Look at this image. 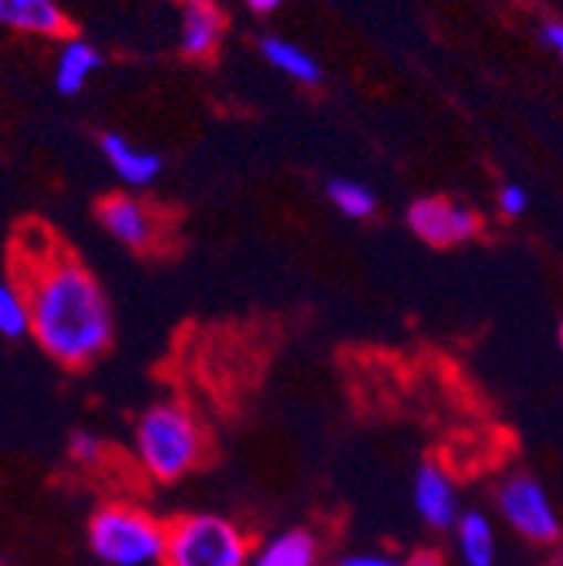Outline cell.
<instances>
[{"mask_svg": "<svg viewBox=\"0 0 563 566\" xmlns=\"http://www.w3.org/2000/svg\"><path fill=\"white\" fill-rule=\"evenodd\" d=\"M11 280L28 294L31 337L48 358L64 368H88L108 350L115 321L102 283L51 230L38 223L18 230Z\"/></svg>", "mask_w": 563, "mask_h": 566, "instance_id": "6da1fadb", "label": "cell"}, {"mask_svg": "<svg viewBox=\"0 0 563 566\" xmlns=\"http://www.w3.org/2000/svg\"><path fill=\"white\" fill-rule=\"evenodd\" d=\"M135 465L156 482H179L206 459L202 421L183 401H156L135 421Z\"/></svg>", "mask_w": 563, "mask_h": 566, "instance_id": "7a4b0ae2", "label": "cell"}, {"mask_svg": "<svg viewBox=\"0 0 563 566\" xmlns=\"http://www.w3.org/2000/svg\"><path fill=\"white\" fill-rule=\"evenodd\" d=\"M88 546L105 566H163L166 523L138 503H102L88 520Z\"/></svg>", "mask_w": 563, "mask_h": 566, "instance_id": "3957f363", "label": "cell"}, {"mask_svg": "<svg viewBox=\"0 0 563 566\" xmlns=\"http://www.w3.org/2000/svg\"><path fill=\"white\" fill-rule=\"evenodd\" d=\"M253 543L227 516L183 513L166 523L163 566H250Z\"/></svg>", "mask_w": 563, "mask_h": 566, "instance_id": "277c9868", "label": "cell"}, {"mask_svg": "<svg viewBox=\"0 0 563 566\" xmlns=\"http://www.w3.org/2000/svg\"><path fill=\"white\" fill-rule=\"evenodd\" d=\"M497 506L513 533H520L526 543L536 546H553L563 533L556 506L550 500V492L543 482L530 472H513L500 482Z\"/></svg>", "mask_w": 563, "mask_h": 566, "instance_id": "5b68a950", "label": "cell"}, {"mask_svg": "<svg viewBox=\"0 0 563 566\" xmlns=\"http://www.w3.org/2000/svg\"><path fill=\"white\" fill-rule=\"evenodd\" d=\"M408 230L429 247H459L482 230L476 212L446 196H421L408 206Z\"/></svg>", "mask_w": 563, "mask_h": 566, "instance_id": "8992f818", "label": "cell"}, {"mask_svg": "<svg viewBox=\"0 0 563 566\" xmlns=\"http://www.w3.org/2000/svg\"><path fill=\"white\" fill-rule=\"evenodd\" d=\"M98 220L128 250L153 253L163 247V217L138 196H128V192L105 196L98 202Z\"/></svg>", "mask_w": 563, "mask_h": 566, "instance_id": "52a82bcc", "label": "cell"}, {"mask_svg": "<svg viewBox=\"0 0 563 566\" xmlns=\"http://www.w3.org/2000/svg\"><path fill=\"white\" fill-rule=\"evenodd\" d=\"M411 503L418 520L429 530H456L462 510H459V489L452 482V475L439 465V462H421L411 482Z\"/></svg>", "mask_w": 563, "mask_h": 566, "instance_id": "ba28073f", "label": "cell"}, {"mask_svg": "<svg viewBox=\"0 0 563 566\" xmlns=\"http://www.w3.org/2000/svg\"><path fill=\"white\" fill-rule=\"evenodd\" d=\"M183 31H179V48L186 57L192 61H206L213 57L227 28L223 11L213 4V0H183V18H179Z\"/></svg>", "mask_w": 563, "mask_h": 566, "instance_id": "9c48e42d", "label": "cell"}, {"mask_svg": "<svg viewBox=\"0 0 563 566\" xmlns=\"http://www.w3.org/2000/svg\"><path fill=\"white\" fill-rule=\"evenodd\" d=\"M0 21L21 34H38V38L72 34V21H67L58 0H0Z\"/></svg>", "mask_w": 563, "mask_h": 566, "instance_id": "30bf717a", "label": "cell"}, {"mask_svg": "<svg viewBox=\"0 0 563 566\" xmlns=\"http://www.w3.org/2000/svg\"><path fill=\"white\" fill-rule=\"evenodd\" d=\"M321 563V543L314 530L294 526L277 533L263 546L253 549L250 566H317Z\"/></svg>", "mask_w": 563, "mask_h": 566, "instance_id": "8fae6325", "label": "cell"}, {"mask_svg": "<svg viewBox=\"0 0 563 566\" xmlns=\"http://www.w3.org/2000/svg\"><path fill=\"white\" fill-rule=\"evenodd\" d=\"M102 156L108 159V166L115 169V176L125 186H149L163 172V159L156 153L135 149L132 142L118 132H108L102 138Z\"/></svg>", "mask_w": 563, "mask_h": 566, "instance_id": "7c38bea8", "label": "cell"}, {"mask_svg": "<svg viewBox=\"0 0 563 566\" xmlns=\"http://www.w3.org/2000/svg\"><path fill=\"white\" fill-rule=\"evenodd\" d=\"M452 536H456V553L466 566H492L497 563V530H492L486 513L462 510Z\"/></svg>", "mask_w": 563, "mask_h": 566, "instance_id": "4fadbf2b", "label": "cell"}, {"mask_svg": "<svg viewBox=\"0 0 563 566\" xmlns=\"http://www.w3.org/2000/svg\"><path fill=\"white\" fill-rule=\"evenodd\" d=\"M98 64H102V54L88 41L67 38L64 48H61V54H58V67H54V85H58V92L61 95H79Z\"/></svg>", "mask_w": 563, "mask_h": 566, "instance_id": "5bb4252c", "label": "cell"}, {"mask_svg": "<svg viewBox=\"0 0 563 566\" xmlns=\"http://www.w3.org/2000/svg\"><path fill=\"white\" fill-rule=\"evenodd\" d=\"M263 57L277 67V71H284V75H291L294 82L301 85H317L321 82V64L298 44L284 41V38H267L263 44Z\"/></svg>", "mask_w": 563, "mask_h": 566, "instance_id": "9a60e30c", "label": "cell"}, {"mask_svg": "<svg viewBox=\"0 0 563 566\" xmlns=\"http://www.w3.org/2000/svg\"><path fill=\"white\" fill-rule=\"evenodd\" d=\"M0 334L8 340L31 337V304L11 276L0 283Z\"/></svg>", "mask_w": 563, "mask_h": 566, "instance_id": "2e32d148", "label": "cell"}, {"mask_svg": "<svg viewBox=\"0 0 563 566\" xmlns=\"http://www.w3.org/2000/svg\"><path fill=\"white\" fill-rule=\"evenodd\" d=\"M327 199L334 202L337 212L351 220H368L375 212V192L362 182H351V179H331L327 182Z\"/></svg>", "mask_w": 563, "mask_h": 566, "instance_id": "e0dca14e", "label": "cell"}, {"mask_svg": "<svg viewBox=\"0 0 563 566\" xmlns=\"http://www.w3.org/2000/svg\"><path fill=\"white\" fill-rule=\"evenodd\" d=\"M105 442L98 439V436H92V432H85V429H79V432H72L67 436V455H72V462H79V465H85V469H98L102 462H105Z\"/></svg>", "mask_w": 563, "mask_h": 566, "instance_id": "ac0fdd59", "label": "cell"}, {"mask_svg": "<svg viewBox=\"0 0 563 566\" xmlns=\"http://www.w3.org/2000/svg\"><path fill=\"white\" fill-rule=\"evenodd\" d=\"M500 212H503V217H510V220L523 217V212H526V189L517 186V182L503 186L500 189Z\"/></svg>", "mask_w": 563, "mask_h": 566, "instance_id": "d6986e66", "label": "cell"}, {"mask_svg": "<svg viewBox=\"0 0 563 566\" xmlns=\"http://www.w3.org/2000/svg\"><path fill=\"white\" fill-rule=\"evenodd\" d=\"M334 566H408V563L388 553H351V556H341Z\"/></svg>", "mask_w": 563, "mask_h": 566, "instance_id": "ffe728a7", "label": "cell"}, {"mask_svg": "<svg viewBox=\"0 0 563 566\" xmlns=\"http://www.w3.org/2000/svg\"><path fill=\"white\" fill-rule=\"evenodd\" d=\"M405 563L408 566H446L442 553H436V549H415Z\"/></svg>", "mask_w": 563, "mask_h": 566, "instance_id": "44dd1931", "label": "cell"}, {"mask_svg": "<svg viewBox=\"0 0 563 566\" xmlns=\"http://www.w3.org/2000/svg\"><path fill=\"white\" fill-rule=\"evenodd\" d=\"M543 41L560 54V61H563V24L560 21H550L546 28H543Z\"/></svg>", "mask_w": 563, "mask_h": 566, "instance_id": "7402d4cb", "label": "cell"}, {"mask_svg": "<svg viewBox=\"0 0 563 566\" xmlns=\"http://www.w3.org/2000/svg\"><path fill=\"white\" fill-rule=\"evenodd\" d=\"M247 4H250L257 14H270V11H277V8H280V0H247Z\"/></svg>", "mask_w": 563, "mask_h": 566, "instance_id": "603a6c76", "label": "cell"}, {"mask_svg": "<svg viewBox=\"0 0 563 566\" xmlns=\"http://www.w3.org/2000/svg\"><path fill=\"white\" fill-rule=\"evenodd\" d=\"M543 566H563V546H556V549L550 553V559H546Z\"/></svg>", "mask_w": 563, "mask_h": 566, "instance_id": "cb8c5ba5", "label": "cell"}, {"mask_svg": "<svg viewBox=\"0 0 563 566\" xmlns=\"http://www.w3.org/2000/svg\"><path fill=\"white\" fill-rule=\"evenodd\" d=\"M556 337H560V347H563V321H560V334Z\"/></svg>", "mask_w": 563, "mask_h": 566, "instance_id": "d4e9b609", "label": "cell"}]
</instances>
